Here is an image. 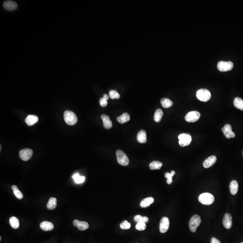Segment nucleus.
Here are the masks:
<instances>
[{
	"mask_svg": "<svg viewBox=\"0 0 243 243\" xmlns=\"http://www.w3.org/2000/svg\"><path fill=\"white\" fill-rule=\"evenodd\" d=\"M64 117L65 122L69 125H74L78 121V118L75 113L70 110L65 111Z\"/></svg>",
	"mask_w": 243,
	"mask_h": 243,
	"instance_id": "1",
	"label": "nucleus"
},
{
	"mask_svg": "<svg viewBox=\"0 0 243 243\" xmlns=\"http://www.w3.org/2000/svg\"><path fill=\"white\" fill-rule=\"evenodd\" d=\"M198 201L203 204L209 205L214 201V197L213 194L208 193H204L198 197Z\"/></svg>",
	"mask_w": 243,
	"mask_h": 243,
	"instance_id": "2",
	"label": "nucleus"
},
{
	"mask_svg": "<svg viewBox=\"0 0 243 243\" xmlns=\"http://www.w3.org/2000/svg\"><path fill=\"white\" fill-rule=\"evenodd\" d=\"M201 222V218L198 215H194L192 217L189 222V228L191 232H195Z\"/></svg>",
	"mask_w": 243,
	"mask_h": 243,
	"instance_id": "3",
	"label": "nucleus"
},
{
	"mask_svg": "<svg viewBox=\"0 0 243 243\" xmlns=\"http://www.w3.org/2000/svg\"><path fill=\"white\" fill-rule=\"evenodd\" d=\"M117 161L120 165L126 166L129 163V160L126 154L121 150H118L116 151Z\"/></svg>",
	"mask_w": 243,
	"mask_h": 243,
	"instance_id": "4",
	"label": "nucleus"
},
{
	"mask_svg": "<svg viewBox=\"0 0 243 243\" xmlns=\"http://www.w3.org/2000/svg\"><path fill=\"white\" fill-rule=\"evenodd\" d=\"M197 98L200 101L206 102L208 101L211 97V93L209 90L205 89L198 90L196 93Z\"/></svg>",
	"mask_w": 243,
	"mask_h": 243,
	"instance_id": "5",
	"label": "nucleus"
},
{
	"mask_svg": "<svg viewBox=\"0 0 243 243\" xmlns=\"http://www.w3.org/2000/svg\"><path fill=\"white\" fill-rule=\"evenodd\" d=\"M179 144L182 147L189 146L192 141L191 136L188 133H182L178 136Z\"/></svg>",
	"mask_w": 243,
	"mask_h": 243,
	"instance_id": "6",
	"label": "nucleus"
},
{
	"mask_svg": "<svg viewBox=\"0 0 243 243\" xmlns=\"http://www.w3.org/2000/svg\"><path fill=\"white\" fill-rule=\"evenodd\" d=\"M234 64L231 61H221L218 64V68L221 72H226L232 70L233 68Z\"/></svg>",
	"mask_w": 243,
	"mask_h": 243,
	"instance_id": "7",
	"label": "nucleus"
},
{
	"mask_svg": "<svg viewBox=\"0 0 243 243\" xmlns=\"http://www.w3.org/2000/svg\"><path fill=\"white\" fill-rule=\"evenodd\" d=\"M200 117V114L196 111H191L186 114L185 120L189 123H194L197 121Z\"/></svg>",
	"mask_w": 243,
	"mask_h": 243,
	"instance_id": "8",
	"label": "nucleus"
},
{
	"mask_svg": "<svg viewBox=\"0 0 243 243\" xmlns=\"http://www.w3.org/2000/svg\"><path fill=\"white\" fill-rule=\"evenodd\" d=\"M169 219L166 217H164L161 219L160 224V232L162 233L166 232L169 227Z\"/></svg>",
	"mask_w": 243,
	"mask_h": 243,
	"instance_id": "9",
	"label": "nucleus"
},
{
	"mask_svg": "<svg viewBox=\"0 0 243 243\" xmlns=\"http://www.w3.org/2000/svg\"><path fill=\"white\" fill-rule=\"evenodd\" d=\"M33 154L32 150L29 149H25L21 150L20 152V158L24 161H27L31 159Z\"/></svg>",
	"mask_w": 243,
	"mask_h": 243,
	"instance_id": "10",
	"label": "nucleus"
},
{
	"mask_svg": "<svg viewBox=\"0 0 243 243\" xmlns=\"http://www.w3.org/2000/svg\"><path fill=\"white\" fill-rule=\"evenodd\" d=\"M232 218L229 213H226L224 216L223 223L224 227L227 229H230L232 226Z\"/></svg>",
	"mask_w": 243,
	"mask_h": 243,
	"instance_id": "11",
	"label": "nucleus"
},
{
	"mask_svg": "<svg viewBox=\"0 0 243 243\" xmlns=\"http://www.w3.org/2000/svg\"><path fill=\"white\" fill-rule=\"evenodd\" d=\"M222 131L227 139L235 137V134L232 131V127L229 124H226L222 129Z\"/></svg>",
	"mask_w": 243,
	"mask_h": 243,
	"instance_id": "12",
	"label": "nucleus"
},
{
	"mask_svg": "<svg viewBox=\"0 0 243 243\" xmlns=\"http://www.w3.org/2000/svg\"><path fill=\"white\" fill-rule=\"evenodd\" d=\"M73 225L75 227H78L80 230H85L88 229L89 227L88 223L86 222H83L78 220H74L73 222Z\"/></svg>",
	"mask_w": 243,
	"mask_h": 243,
	"instance_id": "13",
	"label": "nucleus"
},
{
	"mask_svg": "<svg viewBox=\"0 0 243 243\" xmlns=\"http://www.w3.org/2000/svg\"><path fill=\"white\" fill-rule=\"evenodd\" d=\"M3 7L7 11H14L17 9L18 5L15 1H6L3 3Z\"/></svg>",
	"mask_w": 243,
	"mask_h": 243,
	"instance_id": "14",
	"label": "nucleus"
},
{
	"mask_svg": "<svg viewBox=\"0 0 243 243\" xmlns=\"http://www.w3.org/2000/svg\"><path fill=\"white\" fill-rule=\"evenodd\" d=\"M101 118L103 120V126L105 129H109L112 128L113 124L112 121L110 120V118L108 115L103 114L101 115Z\"/></svg>",
	"mask_w": 243,
	"mask_h": 243,
	"instance_id": "15",
	"label": "nucleus"
},
{
	"mask_svg": "<svg viewBox=\"0 0 243 243\" xmlns=\"http://www.w3.org/2000/svg\"><path fill=\"white\" fill-rule=\"evenodd\" d=\"M217 161V157L215 156H211L208 158L204 162L203 165L205 168H208L211 167L214 165Z\"/></svg>",
	"mask_w": 243,
	"mask_h": 243,
	"instance_id": "16",
	"label": "nucleus"
},
{
	"mask_svg": "<svg viewBox=\"0 0 243 243\" xmlns=\"http://www.w3.org/2000/svg\"><path fill=\"white\" fill-rule=\"evenodd\" d=\"M54 227L52 223L47 221H44L40 224V227L44 231H50L53 229Z\"/></svg>",
	"mask_w": 243,
	"mask_h": 243,
	"instance_id": "17",
	"label": "nucleus"
},
{
	"mask_svg": "<svg viewBox=\"0 0 243 243\" xmlns=\"http://www.w3.org/2000/svg\"><path fill=\"white\" fill-rule=\"evenodd\" d=\"M238 183L235 180H233L230 182L229 188L231 194L235 195L237 194L238 191Z\"/></svg>",
	"mask_w": 243,
	"mask_h": 243,
	"instance_id": "18",
	"label": "nucleus"
},
{
	"mask_svg": "<svg viewBox=\"0 0 243 243\" xmlns=\"http://www.w3.org/2000/svg\"><path fill=\"white\" fill-rule=\"evenodd\" d=\"M38 121V117L34 115H29L26 119L25 122L28 126H32L37 123Z\"/></svg>",
	"mask_w": 243,
	"mask_h": 243,
	"instance_id": "19",
	"label": "nucleus"
},
{
	"mask_svg": "<svg viewBox=\"0 0 243 243\" xmlns=\"http://www.w3.org/2000/svg\"><path fill=\"white\" fill-rule=\"evenodd\" d=\"M154 202V198L151 197L146 198L141 201L140 203V206L141 208H145L149 207Z\"/></svg>",
	"mask_w": 243,
	"mask_h": 243,
	"instance_id": "20",
	"label": "nucleus"
},
{
	"mask_svg": "<svg viewBox=\"0 0 243 243\" xmlns=\"http://www.w3.org/2000/svg\"><path fill=\"white\" fill-rule=\"evenodd\" d=\"M137 141L140 143H145L147 141L146 133L144 130L140 131L137 135Z\"/></svg>",
	"mask_w": 243,
	"mask_h": 243,
	"instance_id": "21",
	"label": "nucleus"
},
{
	"mask_svg": "<svg viewBox=\"0 0 243 243\" xmlns=\"http://www.w3.org/2000/svg\"><path fill=\"white\" fill-rule=\"evenodd\" d=\"M130 119V116L128 113H124L121 116L117 117V120L119 123L124 124L129 122Z\"/></svg>",
	"mask_w": 243,
	"mask_h": 243,
	"instance_id": "22",
	"label": "nucleus"
},
{
	"mask_svg": "<svg viewBox=\"0 0 243 243\" xmlns=\"http://www.w3.org/2000/svg\"><path fill=\"white\" fill-rule=\"evenodd\" d=\"M57 206V199L56 198L51 197L47 204V208L49 210H53Z\"/></svg>",
	"mask_w": 243,
	"mask_h": 243,
	"instance_id": "23",
	"label": "nucleus"
},
{
	"mask_svg": "<svg viewBox=\"0 0 243 243\" xmlns=\"http://www.w3.org/2000/svg\"><path fill=\"white\" fill-rule=\"evenodd\" d=\"M162 165V163L158 161H155L152 162L150 165V169L151 170H159L161 168Z\"/></svg>",
	"mask_w": 243,
	"mask_h": 243,
	"instance_id": "24",
	"label": "nucleus"
},
{
	"mask_svg": "<svg viewBox=\"0 0 243 243\" xmlns=\"http://www.w3.org/2000/svg\"><path fill=\"white\" fill-rule=\"evenodd\" d=\"M163 115V111L162 109H158L156 110L154 115V120L157 123H159L161 120L162 118Z\"/></svg>",
	"mask_w": 243,
	"mask_h": 243,
	"instance_id": "25",
	"label": "nucleus"
},
{
	"mask_svg": "<svg viewBox=\"0 0 243 243\" xmlns=\"http://www.w3.org/2000/svg\"><path fill=\"white\" fill-rule=\"evenodd\" d=\"M11 188L13 190L14 194L17 198L19 199H22L23 198V194L19 190V188L16 186V185L12 186Z\"/></svg>",
	"mask_w": 243,
	"mask_h": 243,
	"instance_id": "26",
	"label": "nucleus"
},
{
	"mask_svg": "<svg viewBox=\"0 0 243 243\" xmlns=\"http://www.w3.org/2000/svg\"><path fill=\"white\" fill-rule=\"evenodd\" d=\"M10 223L12 227L14 229H17L20 226V222L16 217H12L10 219Z\"/></svg>",
	"mask_w": 243,
	"mask_h": 243,
	"instance_id": "27",
	"label": "nucleus"
},
{
	"mask_svg": "<svg viewBox=\"0 0 243 243\" xmlns=\"http://www.w3.org/2000/svg\"><path fill=\"white\" fill-rule=\"evenodd\" d=\"M234 105L236 108L243 110V100L239 97H236L233 101Z\"/></svg>",
	"mask_w": 243,
	"mask_h": 243,
	"instance_id": "28",
	"label": "nucleus"
},
{
	"mask_svg": "<svg viewBox=\"0 0 243 243\" xmlns=\"http://www.w3.org/2000/svg\"><path fill=\"white\" fill-rule=\"evenodd\" d=\"M161 103L162 107L165 108H170L173 105L172 101L167 98L162 99Z\"/></svg>",
	"mask_w": 243,
	"mask_h": 243,
	"instance_id": "29",
	"label": "nucleus"
},
{
	"mask_svg": "<svg viewBox=\"0 0 243 243\" xmlns=\"http://www.w3.org/2000/svg\"><path fill=\"white\" fill-rule=\"evenodd\" d=\"M73 178L77 184L83 183L85 180V177L84 176H80L78 173L74 174L73 176Z\"/></svg>",
	"mask_w": 243,
	"mask_h": 243,
	"instance_id": "30",
	"label": "nucleus"
},
{
	"mask_svg": "<svg viewBox=\"0 0 243 243\" xmlns=\"http://www.w3.org/2000/svg\"><path fill=\"white\" fill-rule=\"evenodd\" d=\"M109 96L112 99H119L120 97V95L116 90H112L109 92Z\"/></svg>",
	"mask_w": 243,
	"mask_h": 243,
	"instance_id": "31",
	"label": "nucleus"
},
{
	"mask_svg": "<svg viewBox=\"0 0 243 243\" xmlns=\"http://www.w3.org/2000/svg\"><path fill=\"white\" fill-rule=\"evenodd\" d=\"M131 225L130 223H129L127 221H123L120 225V228L122 229L127 230L131 227Z\"/></svg>",
	"mask_w": 243,
	"mask_h": 243,
	"instance_id": "32",
	"label": "nucleus"
},
{
	"mask_svg": "<svg viewBox=\"0 0 243 243\" xmlns=\"http://www.w3.org/2000/svg\"><path fill=\"white\" fill-rule=\"evenodd\" d=\"M146 223H143V222H140V223H137V224L136 226V228L139 230H143L146 229Z\"/></svg>",
	"mask_w": 243,
	"mask_h": 243,
	"instance_id": "33",
	"label": "nucleus"
},
{
	"mask_svg": "<svg viewBox=\"0 0 243 243\" xmlns=\"http://www.w3.org/2000/svg\"><path fill=\"white\" fill-rule=\"evenodd\" d=\"M165 177L166 178H167V183L168 184V185H170V184L172 183V178L173 177L172 176L171 173H169V172H166V173L165 174Z\"/></svg>",
	"mask_w": 243,
	"mask_h": 243,
	"instance_id": "34",
	"label": "nucleus"
},
{
	"mask_svg": "<svg viewBox=\"0 0 243 243\" xmlns=\"http://www.w3.org/2000/svg\"><path fill=\"white\" fill-rule=\"evenodd\" d=\"M100 106H102V107H105L108 105V101H107V100L103 97V98H101L100 100Z\"/></svg>",
	"mask_w": 243,
	"mask_h": 243,
	"instance_id": "35",
	"label": "nucleus"
},
{
	"mask_svg": "<svg viewBox=\"0 0 243 243\" xmlns=\"http://www.w3.org/2000/svg\"><path fill=\"white\" fill-rule=\"evenodd\" d=\"M142 218H143V217H142L141 215H137L134 217V219L135 221L136 222L139 223H140V222H142Z\"/></svg>",
	"mask_w": 243,
	"mask_h": 243,
	"instance_id": "36",
	"label": "nucleus"
},
{
	"mask_svg": "<svg viewBox=\"0 0 243 243\" xmlns=\"http://www.w3.org/2000/svg\"><path fill=\"white\" fill-rule=\"evenodd\" d=\"M211 243H221L218 239L214 237H213L211 239Z\"/></svg>",
	"mask_w": 243,
	"mask_h": 243,
	"instance_id": "37",
	"label": "nucleus"
},
{
	"mask_svg": "<svg viewBox=\"0 0 243 243\" xmlns=\"http://www.w3.org/2000/svg\"><path fill=\"white\" fill-rule=\"evenodd\" d=\"M149 221V218H148V217H146V216H144L143 217V218H142V222L143 223H147Z\"/></svg>",
	"mask_w": 243,
	"mask_h": 243,
	"instance_id": "38",
	"label": "nucleus"
},
{
	"mask_svg": "<svg viewBox=\"0 0 243 243\" xmlns=\"http://www.w3.org/2000/svg\"><path fill=\"white\" fill-rule=\"evenodd\" d=\"M103 98H104L105 99L108 100L109 99V96L107 94H104L103 95Z\"/></svg>",
	"mask_w": 243,
	"mask_h": 243,
	"instance_id": "39",
	"label": "nucleus"
},
{
	"mask_svg": "<svg viewBox=\"0 0 243 243\" xmlns=\"http://www.w3.org/2000/svg\"><path fill=\"white\" fill-rule=\"evenodd\" d=\"M171 174L172 176L173 177V176L175 174V172L174 171H172L171 172Z\"/></svg>",
	"mask_w": 243,
	"mask_h": 243,
	"instance_id": "40",
	"label": "nucleus"
},
{
	"mask_svg": "<svg viewBox=\"0 0 243 243\" xmlns=\"http://www.w3.org/2000/svg\"><path fill=\"white\" fill-rule=\"evenodd\" d=\"M1 236H0V241H1Z\"/></svg>",
	"mask_w": 243,
	"mask_h": 243,
	"instance_id": "41",
	"label": "nucleus"
},
{
	"mask_svg": "<svg viewBox=\"0 0 243 243\" xmlns=\"http://www.w3.org/2000/svg\"><path fill=\"white\" fill-rule=\"evenodd\" d=\"M243 243V242H242V243Z\"/></svg>",
	"mask_w": 243,
	"mask_h": 243,
	"instance_id": "42",
	"label": "nucleus"
},
{
	"mask_svg": "<svg viewBox=\"0 0 243 243\" xmlns=\"http://www.w3.org/2000/svg\"></svg>",
	"mask_w": 243,
	"mask_h": 243,
	"instance_id": "43",
	"label": "nucleus"
}]
</instances>
